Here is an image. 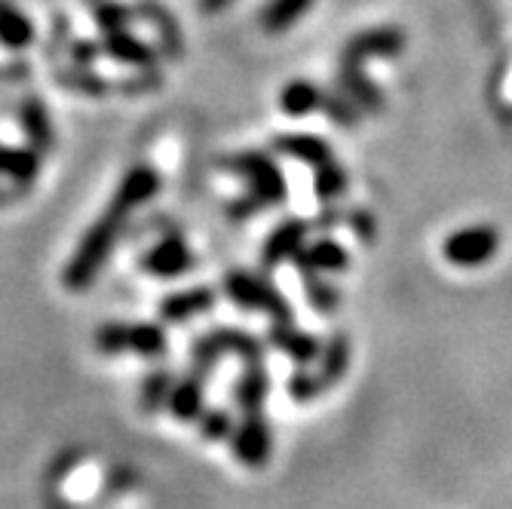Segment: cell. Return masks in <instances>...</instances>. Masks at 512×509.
<instances>
[{
  "mask_svg": "<svg viewBox=\"0 0 512 509\" xmlns=\"http://www.w3.org/2000/svg\"><path fill=\"white\" fill-rule=\"evenodd\" d=\"M157 191H160V175L154 166L135 163L132 169H126L111 203L105 206V212L96 221L86 227L80 246L74 249V255L68 258V264L62 270V286L68 292H86L92 283L99 280V273L105 270L111 252L117 249L120 237L126 234L129 215L135 209H142L148 200H154Z\"/></svg>",
  "mask_w": 512,
  "mask_h": 509,
  "instance_id": "cell-1",
  "label": "cell"
},
{
  "mask_svg": "<svg viewBox=\"0 0 512 509\" xmlns=\"http://www.w3.org/2000/svg\"><path fill=\"white\" fill-rule=\"evenodd\" d=\"M224 295L243 310H261L273 322H295V310L283 298V292H279L270 280H264V276L252 273V270L230 267L224 273Z\"/></svg>",
  "mask_w": 512,
  "mask_h": 509,
  "instance_id": "cell-2",
  "label": "cell"
},
{
  "mask_svg": "<svg viewBox=\"0 0 512 509\" xmlns=\"http://www.w3.org/2000/svg\"><path fill=\"white\" fill-rule=\"evenodd\" d=\"M96 350L105 356L138 353L145 359H157L169 350V341L157 322H105L96 332Z\"/></svg>",
  "mask_w": 512,
  "mask_h": 509,
  "instance_id": "cell-3",
  "label": "cell"
},
{
  "mask_svg": "<svg viewBox=\"0 0 512 509\" xmlns=\"http://www.w3.org/2000/svg\"><path fill=\"white\" fill-rule=\"evenodd\" d=\"M224 169H227V172H234V175H240V178H246L249 194H252L264 209L279 206V203L286 200V194H289L283 172H279V166L273 163V157L264 154V151H240V154H234V157H227V160H224Z\"/></svg>",
  "mask_w": 512,
  "mask_h": 509,
  "instance_id": "cell-4",
  "label": "cell"
},
{
  "mask_svg": "<svg viewBox=\"0 0 512 509\" xmlns=\"http://www.w3.org/2000/svg\"><path fill=\"white\" fill-rule=\"evenodd\" d=\"M227 353L240 356L246 365L264 362V341L243 329H212V332L200 335L191 347V359L197 368H203V372H212V368L221 362V356H227Z\"/></svg>",
  "mask_w": 512,
  "mask_h": 509,
  "instance_id": "cell-5",
  "label": "cell"
},
{
  "mask_svg": "<svg viewBox=\"0 0 512 509\" xmlns=\"http://www.w3.org/2000/svg\"><path fill=\"white\" fill-rule=\"evenodd\" d=\"M500 249V234L491 224H473L454 230V234L442 243V255L445 261H451L454 267H479L485 261H491Z\"/></svg>",
  "mask_w": 512,
  "mask_h": 509,
  "instance_id": "cell-6",
  "label": "cell"
},
{
  "mask_svg": "<svg viewBox=\"0 0 512 509\" xmlns=\"http://www.w3.org/2000/svg\"><path fill=\"white\" fill-rule=\"evenodd\" d=\"M230 451L249 470H264L273 454V430L264 418V411H249L240 418L230 436Z\"/></svg>",
  "mask_w": 512,
  "mask_h": 509,
  "instance_id": "cell-7",
  "label": "cell"
},
{
  "mask_svg": "<svg viewBox=\"0 0 512 509\" xmlns=\"http://www.w3.org/2000/svg\"><path fill=\"white\" fill-rule=\"evenodd\" d=\"M405 50V34L399 28H368L356 37L347 40L344 53H341V65H365L368 59H393Z\"/></svg>",
  "mask_w": 512,
  "mask_h": 509,
  "instance_id": "cell-8",
  "label": "cell"
},
{
  "mask_svg": "<svg viewBox=\"0 0 512 509\" xmlns=\"http://www.w3.org/2000/svg\"><path fill=\"white\" fill-rule=\"evenodd\" d=\"M194 264H197V255L191 252V246L184 243L178 234L163 237L142 258V270L151 273V276H160V280H172V276L188 273V270H194Z\"/></svg>",
  "mask_w": 512,
  "mask_h": 509,
  "instance_id": "cell-9",
  "label": "cell"
},
{
  "mask_svg": "<svg viewBox=\"0 0 512 509\" xmlns=\"http://www.w3.org/2000/svg\"><path fill=\"white\" fill-rule=\"evenodd\" d=\"M310 221H304V218H286L283 224H276L273 230H270V237L264 240V246H261V264L267 267V270H273V267H279L283 261H295V255L307 246V234H310Z\"/></svg>",
  "mask_w": 512,
  "mask_h": 509,
  "instance_id": "cell-10",
  "label": "cell"
},
{
  "mask_svg": "<svg viewBox=\"0 0 512 509\" xmlns=\"http://www.w3.org/2000/svg\"><path fill=\"white\" fill-rule=\"evenodd\" d=\"M218 301V292L209 286H194V289H181L175 295H166L157 307V316L166 326H184L203 313H209Z\"/></svg>",
  "mask_w": 512,
  "mask_h": 509,
  "instance_id": "cell-11",
  "label": "cell"
},
{
  "mask_svg": "<svg viewBox=\"0 0 512 509\" xmlns=\"http://www.w3.org/2000/svg\"><path fill=\"white\" fill-rule=\"evenodd\" d=\"M206 378H209V372L191 365V372L181 381H175L172 396H169V414L175 421H181V424L200 421V414L206 411L203 408L206 405Z\"/></svg>",
  "mask_w": 512,
  "mask_h": 509,
  "instance_id": "cell-12",
  "label": "cell"
},
{
  "mask_svg": "<svg viewBox=\"0 0 512 509\" xmlns=\"http://www.w3.org/2000/svg\"><path fill=\"white\" fill-rule=\"evenodd\" d=\"M267 344L276 347L279 353H286L289 359H295L298 365H310L322 353L319 338L310 332H301L295 322H273L267 332Z\"/></svg>",
  "mask_w": 512,
  "mask_h": 509,
  "instance_id": "cell-13",
  "label": "cell"
},
{
  "mask_svg": "<svg viewBox=\"0 0 512 509\" xmlns=\"http://www.w3.org/2000/svg\"><path fill=\"white\" fill-rule=\"evenodd\" d=\"M295 267L316 270V273H344L350 267V252L332 237H319L316 243H307L295 255Z\"/></svg>",
  "mask_w": 512,
  "mask_h": 509,
  "instance_id": "cell-14",
  "label": "cell"
},
{
  "mask_svg": "<svg viewBox=\"0 0 512 509\" xmlns=\"http://www.w3.org/2000/svg\"><path fill=\"white\" fill-rule=\"evenodd\" d=\"M273 151L286 154V157H295V160L307 163L310 169H319L322 163L335 160L332 145L325 142V138H319V135H307V132L276 135V138H273Z\"/></svg>",
  "mask_w": 512,
  "mask_h": 509,
  "instance_id": "cell-15",
  "label": "cell"
},
{
  "mask_svg": "<svg viewBox=\"0 0 512 509\" xmlns=\"http://www.w3.org/2000/svg\"><path fill=\"white\" fill-rule=\"evenodd\" d=\"M19 123L25 129V138H28V145L46 157L53 151L56 145V135H53V123H50V111H46V105L34 96H28L22 105H19Z\"/></svg>",
  "mask_w": 512,
  "mask_h": 509,
  "instance_id": "cell-16",
  "label": "cell"
},
{
  "mask_svg": "<svg viewBox=\"0 0 512 509\" xmlns=\"http://www.w3.org/2000/svg\"><path fill=\"white\" fill-rule=\"evenodd\" d=\"M102 46H105V56L123 62V65H132V68H154V62H157V53L151 46L145 40H138L135 34H129L126 28L105 34Z\"/></svg>",
  "mask_w": 512,
  "mask_h": 509,
  "instance_id": "cell-17",
  "label": "cell"
},
{
  "mask_svg": "<svg viewBox=\"0 0 512 509\" xmlns=\"http://www.w3.org/2000/svg\"><path fill=\"white\" fill-rule=\"evenodd\" d=\"M270 396V375H267V368L264 362H252L246 365V372L237 378L234 384V402L240 405L243 414L249 411H264V402Z\"/></svg>",
  "mask_w": 512,
  "mask_h": 509,
  "instance_id": "cell-18",
  "label": "cell"
},
{
  "mask_svg": "<svg viewBox=\"0 0 512 509\" xmlns=\"http://www.w3.org/2000/svg\"><path fill=\"white\" fill-rule=\"evenodd\" d=\"M0 175L10 178L19 191H28L40 175V154L34 148L0 145Z\"/></svg>",
  "mask_w": 512,
  "mask_h": 509,
  "instance_id": "cell-19",
  "label": "cell"
},
{
  "mask_svg": "<svg viewBox=\"0 0 512 509\" xmlns=\"http://www.w3.org/2000/svg\"><path fill=\"white\" fill-rule=\"evenodd\" d=\"M338 80H341V92H347V96H350L362 111H368V114L384 111V96H381V89L365 77V71H362L359 65H341Z\"/></svg>",
  "mask_w": 512,
  "mask_h": 509,
  "instance_id": "cell-20",
  "label": "cell"
},
{
  "mask_svg": "<svg viewBox=\"0 0 512 509\" xmlns=\"http://www.w3.org/2000/svg\"><path fill=\"white\" fill-rule=\"evenodd\" d=\"M347 365H350V338L344 332H335L329 341L322 344L319 353V365H316V375L325 381V387H335L344 381L347 375Z\"/></svg>",
  "mask_w": 512,
  "mask_h": 509,
  "instance_id": "cell-21",
  "label": "cell"
},
{
  "mask_svg": "<svg viewBox=\"0 0 512 509\" xmlns=\"http://www.w3.org/2000/svg\"><path fill=\"white\" fill-rule=\"evenodd\" d=\"M322 96H325V92L316 83L292 80V83L283 86V92H279V108H283L289 117H307V114L322 108Z\"/></svg>",
  "mask_w": 512,
  "mask_h": 509,
  "instance_id": "cell-22",
  "label": "cell"
},
{
  "mask_svg": "<svg viewBox=\"0 0 512 509\" xmlns=\"http://www.w3.org/2000/svg\"><path fill=\"white\" fill-rule=\"evenodd\" d=\"M31 40H34V28L28 16L19 7H13L10 0H0V43L7 50H25Z\"/></svg>",
  "mask_w": 512,
  "mask_h": 509,
  "instance_id": "cell-23",
  "label": "cell"
},
{
  "mask_svg": "<svg viewBox=\"0 0 512 509\" xmlns=\"http://www.w3.org/2000/svg\"><path fill=\"white\" fill-rule=\"evenodd\" d=\"M313 7V0H270L261 10V28L267 34H283L289 31L307 10Z\"/></svg>",
  "mask_w": 512,
  "mask_h": 509,
  "instance_id": "cell-24",
  "label": "cell"
},
{
  "mask_svg": "<svg viewBox=\"0 0 512 509\" xmlns=\"http://www.w3.org/2000/svg\"><path fill=\"white\" fill-rule=\"evenodd\" d=\"M172 387H175V378L169 368H154V372L142 381V390H138V408L145 414H157V411L169 408Z\"/></svg>",
  "mask_w": 512,
  "mask_h": 509,
  "instance_id": "cell-25",
  "label": "cell"
},
{
  "mask_svg": "<svg viewBox=\"0 0 512 509\" xmlns=\"http://www.w3.org/2000/svg\"><path fill=\"white\" fill-rule=\"evenodd\" d=\"M301 276V286H304V295L310 301V307H316L319 313H332L341 307V289L325 280V273H316V270H298Z\"/></svg>",
  "mask_w": 512,
  "mask_h": 509,
  "instance_id": "cell-26",
  "label": "cell"
},
{
  "mask_svg": "<svg viewBox=\"0 0 512 509\" xmlns=\"http://www.w3.org/2000/svg\"><path fill=\"white\" fill-rule=\"evenodd\" d=\"M313 184H316V197L322 203H332V200H341L347 194V169L338 163V160H329V163H322L313 175Z\"/></svg>",
  "mask_w": 512,
  "mask_h": 509,
  "instance_id": "cell-27",
  "label": "cell"
},
{
  "mask_svg": "<svg viewBox=\"0 0 512 509\" xmlns=\"http://www.w3.org/2000/svg\"><path fill=\"white\" fill-rule=\"evenodd\" d=\"M319 111H325V117H329L335 126H344V129H353L356 123H359V105L347 96V92H325L322 96V108Z\"/></svg>",
  "mask_w": 512,
  "mask_h": 509,
  "instance_id": "cell-28",
  "label": "cell"
},
{
  "mask_svg": "<svg viewBox=\"0 0 512 509\" xmlns=\"http://www.w3.org/2000/svg\"><path fill=\"white\" fill-rule=\"evenodd\" d=\"M286 390H289V396H292L295 402H313V399H319V396L329 393L325 381L316 375V368H304V365L289 378Z\"/></svg>",
  "mask_w": 512,
  "mask_h": 509,
  "instance_id": "cell-29",
  "label": "cell"
},
{
  "mask_svg": "<svg viewBox=\"0 0 512 509\" xmlns=\"http://www.w3.org/2000/svg\"><path fill=\"white\" fill-rule=\"evenodd\" d=\"M197 424L206 442H230V436H234V418L224 408H206Z\"/></svg>",
  "mask_w": 512,
  "mask_h": 509,
  "instance_id": "cell-30",
  "label": "cell"
},
{
  "mask_svg": "<svg viewBox=\"0 0 512 509\" xmlns=\"http://www.w3.org/2000/svg\"><path fill=\"white\" fill-rule=\"evenodd\" d=\"M138 13H145V16H151V19H154V25L160 28V34H163V40H166V53H169L172 59H178V56H181V37H178V28L172 25V19H169L157 4L138 7Z\"/></svg>",
  "mask_w": 512,
  "mask_h": 509,
  "instance_id": "cell-31",
  "label": "cell"
},
{
  "mask_svg": "<svg viewBox=\"0 0 512 509\" xmlns=\"http://www.w3.org/2000/svg\"><path fill=\"white\" fill-rule=\"evenodd\" d=\"M59 83L80 89V92H86V96H102V92H108V83L92 71H68V74L59 71Z\"/></svg>",
  "mask_w": 512,
  "mask_h": 509,
  "instance_id": "cell-32",
  "label": "cell"
},
{
  "mask_svg": "<svg viewBox=\"0 0 512 509\" xmlns=\"http://www.w3.org/2000/svg\"><path fill=\"white\" fill-rule=\"evenodd\" d=\"M344 224L353 230L356 240H362V243H375V237H378V221L368 209H350L344 215Z\"/></svg>",
  "mask_w": 512,
  "mask_h": 509,
  "instance_id": "cell-33",
  "label": "cell"
},
{
  "mask_svg": "<svg viewBox=\"0 0 512 509\" xmlns=\"http://www.w3.org/2000/svg\"><path fill=\"white\" fill-rule=\"evenodd\" d=\"M96 19H99V28L105 34H111V31H123L132 22V10L123 7V4H99Z\"/></svg>",
  "mask_w": 512,
  "mask_h": 509,
  "instance_id": "cell-34",
  "label": "cell"
},
{
  "mask_svg": "<svg viewBox=\"0 0 512 509\" xmlns=\"http://www.w3.org/2000/svg\"><path fill=\"white\" fill-rule=\"evenodd\" d=\"M264 206L252 197V194H243V197H237L234 203L227 206V218L234 221V224H240V221H249V218H255L258 212H261Z\"/></svg>",
  "mask_w": 512,
  "mask_h": 509,
  "instance_id": "cell-35",
  "label": "cell"
},
{
  "mask_svg": "<svg viewBox=\"0 0 512 509\" xmlns=\"http://www.w3.org/2000/svg\"><path fill=\"white\" fill-rule=\"evenodd\" d=\"M99 56H105V46H102V43L77 40V43L71 46V59H74L77 65H92Z\"/></svg>",
  "mask_w": 512,
  "mask_h": 509,
  "instance_id": "cell-36",
  "label": "cell"
},
{
  "mask_svg": "<svg viewBox=\"0 0 512 509\" xmlns=\"http://www.w3.org/2000/svg\"><path fill=\"white\" fill-rule=\"evenodd\" d=\"M344 215H347V212H341L338 206H329V209H322V212L310 221V227H313V230H332V227L344 224Z\"/></svg>",
  "mask_w": 512,
  "mask_h": 509,
  "instance_id": "cell-37",
  "label": "cell"
},
{
  "mask_svg": "<svg viewBox=\"0 0 512 509\" xmlns=\"http://www.w3.org/2000/svg\"><path fill=\"white\" fill-rule=\"evenodd\" d=\"M234 0H200V10L206 13V16H215V13H221V10H227Z\"/></svg>",
  "mask_w": 512,
  "mask_h": 509,
  "instance_id": "cell-38",
  "label": "cell"
},
{
  "mask_svg": "<svg viewBox=\"0 0 512 509\" xmlns=\"http://www.w3.org/2000/svg\"><path fill=\"white\" fill-rule=\"evenodd\" d=\"M16 197H22V191H4V188H0V209H4V206H10Z\"/></svg>",
  "mask_w": 512,
  "mask_h": 509,
  "instance_id": "cell-39",
  "label": "cell"
}]
</instances>
